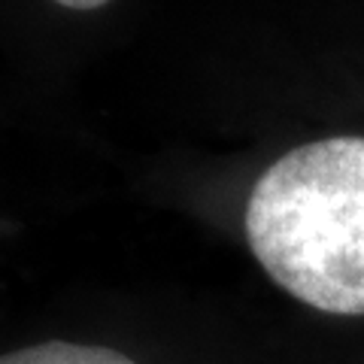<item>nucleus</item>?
Masks as SVG:
<instances>
[{"mask_svg":"<svg viewBox=\"0 0 364 364\" xmlns=\"http://www.w3.org/2000/svg\"><path fill=\"white\" fill-rule=\"evenodd\" d=\"M0 364H136V361L107 346H82V343H64V340H49V343H40V346L6 352V355H0Z\"/></svg>","mask_w":364,"mask_h":364,"instance_id":"f03ea898","label":"nucleus"},{"mask_svg":"<svg viewBox=\"0 0 364 364\" xmlns=\"http://www.w3.org/2000/svg\"><path fill=\"white\" fill-rule=\"evenodd\" d=\"M246 240L291 298L364 316V136H325L273 161L249 191Z\"/></svg>","mask_w":364,"mask_h":364,"instance_id":"f257e3e1","label":"nucleus"},{"mask_svg":"<svg viewBox=\"0 0 364 364\" xmlns=\"http://www.w3.org/2000/svg\"><path fill=\"white\" fill-rule=\"evenodd\" d=\"M58 6L64 9H76V13H88V9H100V6H107L109 0H55Z\"/></svg>","mask_w":364,"mask_h":364,"instance_id":"7ed1b4c3","label":"nucleus"}]
</instances>
